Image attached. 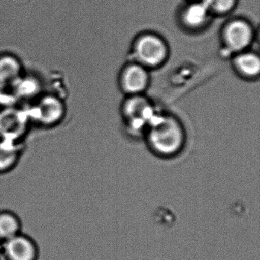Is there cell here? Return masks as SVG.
<instances>
[{"instance_id":"cell-1","label":"cell","mask_w":260,"mask_h":260,"mask_svg":"<svg viewBox=\"0 0 260 260\" xmlns=\"http://www.w3.org/2000/svg\"><path fill=\"white\" fill-rule=\"evenodd\" d=\"M143 136L150 151L164 159L178 156L186 145L185 127L180 120L168 114L156 112Z\"/></svg>"},{"instance_id":"cell-2","label":"cell","mask_w":260,"mask_h":260,"mask_svg":"<svg viewBox=\"0 0 260 260\" xmlns=\"http://www.w3.org/2000/svg\"><path fill=\"white\" fill-rule=\"evenodd\" d=\"M132 61L147 70L157 69L167 61L170 48L167 41L154 32H143L132 42Z\"/></svg>"},{"instance_id":"cell-3","label":"cell","mask_w":260,"mask_h":260,"mask_svg":"<svg viewBox=\"0 0 260 260\" xmlns=\"http://www.w3.org/2000/svg\"><path fill=\"white\" fill-rule=\"evenodd\" d=\"M31 124L43 128L57 127L65 118L67 106L64 100L57 94L44 92L27 107Z\"/></svg>"},{"instance_id":"cell-4","label":"cell","mask_w":260,"mask_h":260,"mask_svg":"<svg viewBox=\"0 0 260 260\" xmlns=\"http://www.w3.org/2000/svg\"><path fill=\"white\" fill-rule=\"evenodd\" d=\"M255 37L253 25L243 18L228 20L223 25L220 34L223 50L231 57L250 49Z\"/></svg>"},{"instance_id":"cell-5","label":"cell","mask_w":260,"mask_h":260,"mask_svg":"<svg viewBox=\"0 0 260 260\" xmlns=\"http://www.w3.org/2000/svg\"><path fill=\"white\" fill-rule=\"evenodd\" d=\"M31 124L27 108L16 104L0 108V139L25 143Z\"/></svg>"},{"instance_id":"cell-6","label":"cell","mask_w":260,"mask_h":260,"mask_svg":"<svg viewBox=\"0 0 260 260\" xmlns=\"http://www.w3.org/2000/svg\"><path fill=\"white\" fill-rule=\"evenodd\" d=\"M156 112L143 95L127 96L122 106V116L127 130L133 135H144Z\"/></svg>"},{"instance_id":"cell-7","label":"cell","mask_w":260,"mask_h":260,"mask_svg":"<svg viewBox=\"0 0 260 260\" xmlns=\"http://www.w3.org/2000/svg\"><path fill=\"white\" fill-rule=\"evenodd\" d=\"M3 260H39L40 249L37 242L23 232L0 243Z\"/></svg>"},{"instance_id":"cell-8","label":"cell","mask_w":260,"mask_h":260,"mask_svg":"<svg viewBox=\"0 0 260 260\" xmlns=\"http://www.w3.org/2000/svg\"><path fill=\"white\" fill-rule=\"evenodd\" d=\"M213 17L201 0H189L178 12V22L181 28L191 33L205 30Z\"/></svg>"},{"instance_id":"cell-9","label":"cell","mask_w":260,"mask_h":260,"mask_svg":"<svg viewBox=\"0 0 260 260\" xmlns=\"http://www.w3.org/2000/svg\"><path fill=\"white\" fill-rule=\"evenodd\" d=\"M150 83V71L136 62H129L120 73V88L127 96L144 95Z\"/></svg>"},{"instance_id":"cell-10","label":"cell","mask_w":260,"mask_h":260,"mask_svg":"<svg viewBox=\"0 0 260 260\" xmlns=\"http://www.w3.org/2000/svg\"><path fill=\"white\" fill-rule=\"evenodd\" d=\"M43 89V83L38 76L25 72L9 89L8 92L13 100L28 102L29 105L44 93Z\"/></svg>"},{"instance_id":"cell-11","label":"cell","mask_w":260,"mask_h":260,"mask_svg":"<svg viewBox=\"0 0 260 260\" xmlns=\"http://www.w3.org/2000/svg\"><path fill=\"white\" fill-rule=\"evenodd\" d=\"M232 66L234 72L243 80L254 81L259 77V56L249 49L232 56Z\"/></svg>"},{"instance_id":"cell-12","label":"cell","mask_w":260,"mask_h":260,"mask_svg":"<svg viewBox=\"0 0 260 260\" xmlns=\"http://www.w3.org/2000/svg\"><path fill=\"white\" fill-rule=\"evenodd\" d=\"M25 72L22 60L16 54H0V89L8 91Z\"/></svg>"},{"instance_id":"cell-13","label":"cell","mask_w":260,"mask_h":260,"mask_svg":"<svg viewBox=\"0 0 260 260\" xmlns=\"http://www.w3.org/2000/svg\"><path fill=\"white\" fill-rule=\"evenodd\" d=\"M25 150V143L0 139V175L16 169Z\"/></svg>"},{"instance_id":"cell-14","label":"cell","mask_w":260,"mask_h":260,"mask_svg":"<svg viewBox=\"0 0 260 260\" xmlns=\"http://www.w3.org/2000/svg\"><path fill=\"white\" fill-rule=\"evenodd\" d=\"M22 232V222L19 216L11 210H0V243Z\"/></svg>"},{"instance_id":"cell-15","label":"cell","mask_w":260,"mask_h":260,"mask_svg":"<svg viewBox=\"0 0 260 260\" xmlns=\"http://www.w3.org/2000/svg\"><path fill=\"white\" fill-rule=\"evenodd\" d=\"M213 16H224L234 11L238 0H201Z\"/></svg>"},{"instance_id":"cell-16","label":"cell","mask_w":260,"mask_h":260,"mask_svg":"<svg viewBox=\"0 0 260 260\" xmlns=\"http://www.w3.org/2000/svg\"><path fill=\"white\" fill-rule=\"evenodd\" d=\"M8 99H10V100L13 101L8 91L0 89V108L3 107V106H7V105L14 104V103H11L8 102Z\"/></svg>"},{"instance_id":"cell-17","label":"cell","mask_w":260,"mask_h":260,"mask_svg":"<svg viewBox=\"0 0 260 260\" xmlns=\"http://www.w3.org/2000/svg\"><path fill=\"white\" fill-rule=\"evenodd\" d=\"M0 260H3V258H1V256H0Z\"/></svg>"}]
</instances>
